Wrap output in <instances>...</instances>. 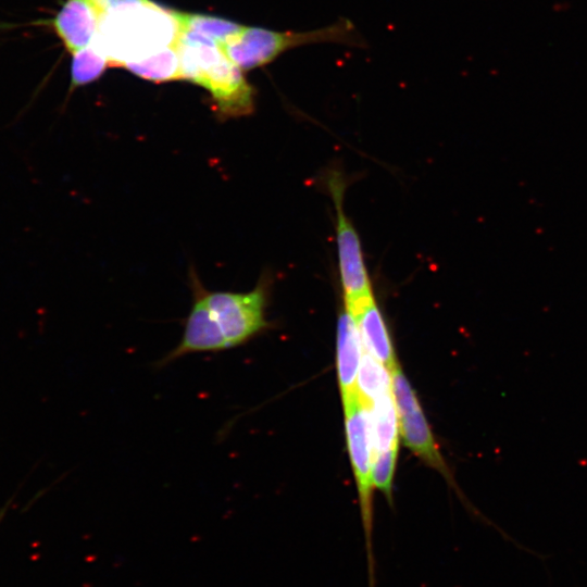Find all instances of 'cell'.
I'll return each instance as SVG.
<instances>
[{
  "instance_id": "6da1fadb",
  "label": "cell",
  "mask_w": 587,
  "mask_h": 587,
  "mask_svg": "<svg viewBox=\"0 0 587 587\" xmlns=\"http://www.w3.org/2000/svg\"><path fill=\"white\" fill-rule=\"evenodd\" d=\"M192 302L178 344L158 360L161 369L184 357L217 353L241 347L266 330L270 280L262 276L246 292L211 291L189 271Z\"/></svg>"
},
{
  "instance_id": "9a60e30c",
  "label": "cell",
  "mask_w": 587,
  "mask_h": 587,
  "mask_svg": "<svg viewBox=\"0 0 587 587\" xmlns=\"http://www.w3.org/2000/svg\"><path fill=\"white\" fill-rule=\"evenodd\" d=\"M110 62L93 43L72 54L70 91L98 79Z\"/></svg>"
},
{
  "instance_id": "4fadbf2b",
  "label": "cell",
  "mask_w": 587,
  "mask_h": 587,
  "mask_svg": "<svg viewBox=\"0 0 587 587\" xmlns=\"http://www.w3.org/2000/svg\"><path fill=\"white\" fill-rule=\"evenodd\" d=\"M172 13L178 24L179 30L201 35L220 45L234 37L243 27V25L232 21L210 15L180 12L176 10H172Z\"/></svg>"
},
{
  "instance_id": "ba28073f",
  "label": "cell",
  "mask_w": 587,
  "mask_h": 587,
  "mask_svg": "<svg viewBox=\"0 0 587 587\" xmlns=\"http://www.w3.org/2000/svg\"><path fill=\"white\" fill-rule=\"evenodd\" d=\"M99 22L90 0H65L49 24L66 51L74 54L92 42Z\"/></svg>"
},
{
  "instance_id": "e0dca14e",
  "label": "cell",
  "mask_w": 587,
  "mask_h": 587,
  "mask_svg": "<svg viewBox=\"0 0 587 587\" xmlns=\"http://www.w3.org/2000/svg\"><path fill=\"white\" fill-rule=\"evenodd\" d=\"M90 1L97 9L101 18L102 15H104L105 13L114 9L121 8L123 5L135 4V3L141 2L142 0H90Z\"/></svg>"
},
{
  "instance_id": "8fae6325",
  "label": "cell",
  "mask_w": 587,
  "mask_h": 587,
  "mask_svg": "<svg viewBox=\"0 0 587 587\" xmlns=\"http://www.w3.org/2000/svg\"><path fill=\"white\" fill-rule=\"evenodd\" d=\"M363 405L370 422L373 457L398 449L399 423L392 391Z\"/></svg>"
},
{
  "instance_id": "7a4b0ae2",
  "label": "cell",
  "mask_w": 587,
  "mask_h": 587,
  "mask_svg": "<svg viewBox=\"0 0 587 587\" xmlns=\"http://www.w3.org/2000/svg\"><path fill=\"white\" fill-rule=\"evenodd\" d=\"M178 36L172 9L142 0L102 15L91 43L105 54L111 66L123 67L176 43Z\"/></svg>"
},
{
  "instance_id": "9c48e42d",
  "label": "cell",
  "mask_w": 587,
  "mask_h": 587,
  "mask_svg": "<svg viewBox=\"0 0 587 587\" xmlns=\"http://www.w3.org/2000/svg\"><path fill=\"white\" fill-rule=\"evenodd\" d=\"M363 346L354 316L345 309L337 323L336 367L342 400L358 394L357 379Z\"/></svg>"
},
{
  "instance_id": "3957f363",
  "label": "cell",
  "mask_w": 587,
  "mask_h": 587,
  "mask_svg": "<svg viewBox=\"0 0 587 587\" xmlns=\"http://www.w3.org/2000/svg\"><path fill=\"white\" fill-rule=\"evenodd\" d=\"M177 47L184 79L209 91L214 112L221 120L253 112L255 89L218 42L179 30Z\"/></svg>"
},
{
  "instance_id": "8992f818",
  "label": "cell",
  "mask_w": 587,
  "mask_h": 587,
  "mask_svg": "<svg viewBox=\"0 0 587 587\" xmlns=\"http://www.w3.org/2000/svg\"><path fill=\"white\" fill-rule=\"evenodd\" d=\"M348 451L359 492L366 538L371 584L373 585L372 533V441L367 411L358 394L342 400Z\"/></svg>"
},
{
  "instance_id": "5bb4252c",
  "label": "cell",
  "mask_w": 587,
  "mask_h": 587,
  "mask_svg": "<svg viewBox=\"0 0 587 587\" xmlns=\"http://www.w3.org/2000/svg\"><path fill=\"white\" fill-rule=\"evenodd\" d=\"M358 396L363 404L391 392V373L364 351L357 379Z\"/></svg>"
},
{
  "instance_id": "52a82bcc",
  "label": "cell",
  "mask_w": 587,
  "mask_h": 587,
  "mask_svg": "<svg viewBox=\"0 0 587 587\" xmlns=\"http://www.w3.org/2000/svg\"><path fill=\"white\" fill-rule=\"evenodd\" d=\"M390 373L399 433L404 445L423 462L449 477V469L409 380L399 364Z\"/></svg>"
},
{
  "instance_id": "2e32d148",
  "label": "cell",
  "mask_w": 587,
  "mask_h": 587,
  "mask_svg": "<svg viewBox=\"0 0 587 587\" xmlns=\"http://www.w3.org/2000/svg\"><path fill=\"white\" fill-rule=\"evenodd\" d=\"M398 449L378 453L372 459L373 486L391 498L392 480L395 476Z\"/></svg>"
},
{
  "instance_id": "7c38bea8",
  "label": "cell",
  "mask_w": 587,
  "mask_h": 587,
  "mask_svg": "<svg viewBox=\"0 0 587 587\" xmlns=\"http://www.w3.org/2000/svg\"><path fill=\"white\" fill-rule=\"evenodd\" d=\"M123 67L140 78L155 83L184 79L177 42Z\"/></svg>"
},
{
  "instance_id": "277c9868",
  "label": "cell",
  "mask_w": 587,
  "mask_h": 587,
  "mask_svg": "<svg viewBox=\"0 0 587 587\" xmlns=\"http://www.w3.org/2000/svg\"><path fill=\"white\" fill-rule=\"evenodd\" d=\"M315 43H338L364 48L366 42L353 23L339 18L330 25L304 32H278L243 26L234 37L221 45L225 54L242 71L273 62L284 52Z\"/></svg>"
},
{
  "instance_id": "5b68a950",
  "label": "cell",
  "mask_w": 587,
  "mask_h": 587,
  "mask_svg": "<svg viewBox=\"0 0 587 587\" xmlns=\"http://www.w3.org/2000/svg\"><path fill=\"white\" fill-rule=\"evenodd\" d=\"M328 187L336 209V242L345 309L353 312L374 299V295L359 235L344 210V183L338 174L332 175Z\"/></svg>"
},
{
  "instance_id": "30bf717a",
  "label": "cell",
  "mask_w": 587,
  "mask_h": 587,
  "mask_svg": "<svg viewBox=\"0 0 587 587\" xmlns=\"http://www.w3.org/2000/svg\"><path fill=\"white\" fill-rule=\"evenodd\" d=\"M354 316L364 351L389 371L397 365L391 338L375 299H371L351 312Z\"/></svg>"
}]
</instances>
